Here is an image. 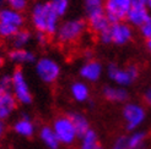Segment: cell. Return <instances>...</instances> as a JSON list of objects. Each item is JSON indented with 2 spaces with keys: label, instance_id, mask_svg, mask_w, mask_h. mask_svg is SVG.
I'll return each mask as SVG.
<instances>
[{
  "label": "cell",
  "instance_id": "e0dca14e",
  "mask_svg": "<svg viewBox=\"0 0 151 149\" xmlns=\"http://www.w3.org/2000/svg\"><path fill=\"white\" fill-rule=\"evenodd\" d=\"M70 95L74 101L76 103H87L90 100V86L85 81H75L70 84Z\"/></svg>",
  "mask_w": 151,
  "mask_h": 149
},
{
  "label": "cell",
  "instance_id": "4316f807",
  "mask_svg": "<svg viewBox=\"0 0 151 149\" xmlns=\"http://www.w3.org/2000/svg\"><path fill=\"white\" fill-rule=\"evenodd\" d=\"M0 89L3 92H11V74H4L0 77Z\"/></svg>",
  "mask_w": 151,
  "mask_h": 149
},
{
  "label": "cell",
  "instance_id": "d6a6232c",
  "mask_svg": "<svg viewBox=\"0 0 151 149\" xmlns=\"http://www.w3.org/2000/svg\"><path fill=\"white\" fill-rule=\"evenodd\" d=\"M146 48H147V50H149V53L151 54V39H147V40H146Z\"/></svg>",
  "mask_w": 151,
  "mask_h": 149
},
{
  "label": "cell",
  "instance_id": "d4e9b609",
  "mask_svg": "<svg viewBox=\"0 0 151 149\" xmlns=\"http://www.w3.org/2000/svg\"><path fill=\"white\" fill-rule=\"evenodd\" d=\"M7 7L19 12H24L28 7V0H7Z\"/></svg>",
  "mask_w": 151,
  "mask_h": 149
},
{
  "label": "cell",
  "instance_id": "e575fe53",
  "mask_svg": "<svg viewBox=\"0 0 151 149\" xmlns=\"http://www.w3.org/2000/svg\"><path fill=\"white\" fill-rule=\"evenodd\" d=\"M137 149H146V147H141V148H137Z\"/></svg>",
  "mask_w": 151,
  "mask_h": 149
},
{
  "label": "cell",
  "instance_id": "8992f818",
  "mask_svg": "<svg viewBox=\"0 0 151 149\" xmlns=\"http://www.w3.org/2000/svg\"><path fill=\"white\" fill-rule=\"evenodd\" d=\"M50 126L62 145L71 147L79 140V133L68 114L57 116Z\"/></svg>",
  "mask_w": 151,
  "mask_h": 149
},
{
  "label": "cell",
  "instance_id": "1f68e13d",
  "mask_svg": "<svg viewBox=\"0 0 151 149\" xmlns=\"http://www.w3.org/2000/svg\"><path fill=\"white\" fill-rule=\"evenodd\" d=\"M7 6V0H0V11Z\"/></svg>",
  "mask_w": 151,
  "mask_h": 149
},
{
  "label": "cell",
  "instance_id": "7402d4cb",
  "mask_svg": "<svg viewBox=\"0 0 151 149\" xmlns=\"http://www.w3.org/2000/svg\"><path fill=\"white\" fill-rule=\"evenodd\" d=\"M103 4H104V0H84V9H85V16H86L85 20L104 13Z\"/></svg>",
  "mask_w": 151,
  "mask_h": 149
},
{
  "label": "cell",
  "instance_id": "4dcf8cb0",
  "mask_svg": "<svg viewBox=\"0 0 151 149\" xmlns=\"http://www.w3.org/2000/svg\"><path fill=\"white\" fill-rule=\"evenodd\" d=\"M137 1L141 3L142 5H145V6L147 7V10L151 11V0H137Z\"/></svg>",
  "mask_w": 151,
  "mask_h": 149
},
{
  "label": "cell",
  "instance_id": "ba28073f",
  "mask_svg": "<svg viewBox=\"0 0 151 149\" xmlns=\"http://www.w3.org/2000/svg\"><path fill=\"white\" fill-rule=\"evenodd\" d=\"M11 93L21 105H29L33 101L31 88L21 69H16L11 73Z\"/></svg>",
  "mask_w": 151,
  "mask_h": 149
},
{
  "label": "cell",
  "instance_id": "5b68a950",
  "mask_svg": "<svg viewBox=\"0 0 151 149\" xmlns=\"http://www.w3.org/2000/svg\"><path fill=\"white\" fill-rule=\"evenodd\" d=\"M147 111L144 104L138 101H127L122 108V118L127 131H138L145 123Z\"/></svg>",
  "mask_w": 151,
  "mask_h": 149
},
{
  "label": "cell",
  "instance_id": "cb8c5ba5",
  "mask_svg": "<svg viewBox=\"0 0 151 149\" xmlns=\"http://www.w3.org/2000/svg\"><path fill=\"white\" fill-rule=\"evenodd\" d=\"M109 149H133L130 145V140H129V135H120L118 136L113 143L111 144Z\"/></svg>",
  "mask_w": 151,
  "mask_h": 149
},
{
  "label": "cell",
  "instance_id": "83f0119b",
  "mask_svg": "<svg viewBox=\"0 0 151 149\" xmlns=\"http://www.w3.org/2000/svg\"><path fill=\"white\" fill-rule=\"evenodd\" d=\"M33 39L37 42L40 47H46L48 44V39L49 37L47 34H43V33H40V32H36V34L33 35Z\"/></svg>",
  "mask_w": 151,
  "mask_h": 149
},
{
  "label": "cell",
  "instance_id": "d590c367",
  "mask_svg": "<svg viewBox=\"0 0 151 149\" xmlns=\"http://www.w3.org/2000/svg\"><path fill=\"white\" fill-rule=\"evenodd\" d=\"M1 93H3V91H1V89H0V95H1Z\"/></svg>",
  "mask_w": 151,
  "mask_h": 149
},
{
  "label": "cell",
  "instance_id": "277c9868",
  "mask_svg": "<svg viewBox=\"0 0 151 149\" xmlns=\"http://www.w3.org/2000/svg\"><path fill=\"white\" fill-rule=\"evenodd\" d=\"M24 12H19L10 7H5L0 11V38L11 39L20 29L25 26Z\"/></svg>",
  "mask_w": 151,
  "mask_h": 149
},
{
  "label": "cell",
  "instance_id": "7a4b0ae2",
  "mask_svg": "<svg viewBox=\"0 0 151 149\" xmlns=\"http://www.w3.org/2000/svg\"><path fill=\"white\" fill-rule=\"evenodd\" d=\"M86 29H87L86 20L80 17L66 18L59 23L54 38L59 44L69 45V44L78 42L85 34Z\"/></svg>",
  "mask_w": 151,
  "mask_h": 149
},
{
  "label": "cell",
  "instance_id": "3957f363",
  "mask_svg": "<svg viewBox=\"0 0 151 149\" xmlns=\"http://www.w3.org/2000/svg\"><path fill=\"white\" fill-rule=\"evenodd\" d=\"M139 67L137 65L130 64L127 66H120L118 64H108L106 67V74L111 79L112 84H116L119 87L128 88L132 86L139 77Z\"/></svg>",
  "mask_w": 151,
  "mask_h": 149
},
{
  "label": "cell",
  "instance_id": "9a60e30c",
  "mask_svg": "<svg viewBox=\"0 0 151 149\" xmlns=\"http://www.w3.org/2000/svg\"><path fill=\"white\" fill-rule=\"evenodd\" d=\"M19 103L11 92H3L0 95V120H7L16 111Z\"/></svg>",
  "mask_w": 151,
  "mask_h": 149
},
{
  "label": "cell",
  "instance_id": "f546056e",
  "mask_svg": "<svg viewBox=\"0 0 151 149\" xmlns=\"http://www.w3.org/2000/svg\"><path fill=\"white\" fill-rule=\"evenodd\" d=\"M5 132H6V125H5V121L0 120V140L4 138Z\"/></svg>",
  "mask_w": 151,
  "mask_h": 149
},
{
  "label": "cell",
  "instance_id": "7c38bea8",
  "mask_svg": "<svg viewBox=\"0 0 151 149\" xmlns=\"http://www.w3.org/2000/svg\"><path fill=\"white\" fill-rule=\"evenodd\" d=\"M150 17H151V13L147 10V7L145 5H142L141 3L137 1V0H134L132 7L127 13L125 22H128L133 28L139 29Z\"/></svg>",
  "mask_w": 151,
  "mask_h": 149
},
{
  "label": "cell",
  "instance_id": "484cf974",
  "mask_svg": "<svg viewBox=\"0 0 151 149\" xmlns=\"http://www.w3.org/2000/svg\"><path fill=\"white\" fill-rule=\"evenodd\" d=\"M139 33L142 38H145L146 40L151 38V17L139 28Z\"/></svg>",
  "mask_w": 151,
  "mask_h": 149
},
{
  "label": "cell",
  "instance_id": "2e32d148",
  "mask_svg": "<svg viewBox=\"0 0 151 149\" xmlns=\"http://www.w3.org/2000/svg\"><path fill=\"white\" fill-rule=\"evenodd\" d=\"M9 60L19 66L24 65H32L37 61V56L32 50L29 49H11L7 54Z\"/></svg>",
  "mask_w": 151,
  "mask_h": 149
},
{
  "label": "cell",
  "instance_id": "836d02e7",
  "mask_svg": "<svg viewBox=\"0 0 151 149\" xmlns=\"http://www.w3.org/2000/svg\"><path fill=\"white\" fill-rule=\"evenodd\" d=\"M4 61H5V57H4V55H3L1 51H0V66L4 65Z\"/></svg>",
  "mask_w": 151,
  "mask_h": 149
},
{
  "label": "cell",
  "instance_id": "ac0fdd59",
  "mask_svg": "<svg viewBox=\"0 0 151 149\" xmlns=\"http://www.w3.org/2000/svg\"><path fill=\"white\" fill-rule=\"evenodd\" d=\"M38 138L47 149H60V147H62L50 125L41 126L38 130Z\"/></svg>",
  "mask_w": 151,
  "mask_h": 149
},
{
  "label": "cell",
  "instance_id": "5bb4252c",
  "mask_svg": "<svg viewBox=\"0 0 151 149\" xmlns=\"http://www.w3.org/2000/svg\"><path fill=\"white\" fill-rule=\"evenodd\" d=\"M12 131L17 136L24 138H31L36 135L37 127L36 123L32 120V117L28 114H22L12 125Z\"/></svg>",
  "mask_w": 151,
  "mask_h": 149
},
{
  "label": "cell",
  "instance_id": "603a6c76",
  "mask_svg": "<svg viewBox=\"0 0 151 149\" xmlns=\"http://www.w3.org/2000/svg\"><path fill=\"white\" fill-rule=\"evenodd\" d=\"M59 17H64L70 7V0H48Z\"/></svg>",
  "mask_w": 151,
  "mask_h": 149
},
{
  "label": "cell",
  "instance_id": "f1b7e54d",
  "mask_svg": "<svg viewBox=\"0 0 151 149\" xmlns=\"http://www.w3.org/2000/svg\"><path fill=\"white\" fill-rule=\"evenodd\" d=\"M142 100H144V104L146 106L151 108V84L145 89L144 95H142Z\"/></svg>",
  "mask_w": 151,
  "mask_h": 149
},
{
  "label": "cell",
  "instance_id": "8fae6325",
  "mask_svg": "<svg viewBox=\"0 0 151 149\" xmlns=\"http://www.w3.org/2000/svg\"><path fill=\"white\" fill-rule=\"evenodd\" d=\"M104 71L106 69L103 67L102 62L96 59H91V60H86L79 67V76L86 83H96L101 79Z\"/></svg>",
  "mask_w": 151,
  "mask_h": 149
},
{
  "label": "cell",
  "instance_id": "d6986e66",
  "mask_svg": "<svg viewBox=\"0 0 151 149\" xmlns=\"http://www.w3.org/2000/svg\"><path fill=\"white\" fill-rule=\"evenodd\" d=\"M79 149H97L102 144L97 132L93 128L87 130L85 133H82L79 137Z\"/></svg>",
  "mask_w": 151,
  "mask_h": 149
},
{
  "label": "cell",
  "instance_id": "44dd1931",
  "mask_svg": "<svg viewBox=\"0 0 151 149\" xmlns=\"http://www.w3.org/2000/svg\"><path fill=\"white\" fill-rule=\"evenodd\" d=\"M68 115H69V117L71 118L75 128H76V131L79 133V137H80V135H82V133H85L87 130L91 128L88 118L84 113H80V111H71V113H69Z\"/></svg>",
  "mask_w": 151,
  "mask_h": 149
},
{
  "label": "cell",
  "instance_id": "30bf717a",
  "mask_svg": "<svg viewBox=\"0 0 151 149\" xmlns=\"http://www.w3.org/2000/svg\"><path fill=\"white\" fill-rule=\"evenodd\" d=\"M108 33L111 38V44L122 47L132 42L134 37V28L128 22L122 21L117 22V23H112L108 28Z\"/></svg>",
  "mask_w": 151,
  "mask_h": 149
},
{
  "label": "cell",
  "instance_id": "ffe728a7",
  "mask_svg": "<svg viewBox=\"0 0 151 149\" xmlns=\"http://www.w3.org/2000/svg\"><path fill=\"white\" fill-rule=\"evenodd\" d=\"M33 40V34L31 31L22 28L10 39L12 49H26V47Z\"/></svg>",
  "mask_w": 151,
  "mask_h": 149
},
{
  "label": "cell",
  "instance_id": "6da1fadb",
  "mask_svg": "<svg viewBox=\"0 0 151 149\" xmlns=\"http://www.w3.org/2000/svg\"><path fill=\"white\" fill-rule=\"evenodd\" d=\"M29 21L36 32L54 37L60 23V17L53 10L48 0H38L31 7Z\"/></svg>",
  "mask_w": 151,
  "mask_h": 149
},
{
  "label": "cell",
  "instance_id": "4fadbf2b",
  "mask_svg": "<svg viewBox=\"0 0 151 149\" xmlns=\"http://www.w3.org/2000/svg\"><path fill=\"white\" fill-rule=\"evenodd\" d=\"M103 98L109 101V103H114V104H125L129 100V91L124 87H119L116 84H106L102 88L101 92Z\"/></svg>",
  "mask_w": 151,
  "mask_h": 149
},
{
  "label": "cell",
  "instance_id": "52a82bcc",
  "mask_svg": "<svg viewBox=\"0 0 151 149\" xmlns=\"http://www.w3.org/2000/svg\"><path fill=\"white\" fill-rule=\"evenodd\" d=\"M35 72L43 83L53 84L62 74V67L54 57L42 56L37 59V61L35 62Z\"/></svg>",
  "mask_w": 151,
  "mask_h": 149
},
{
  "label": "cell",
  "instance_id": "9c48e42d",
  "mask_svg": "<svg viewBox=\"0 0 151 149\" xmlns=\"http://www.w3.org/2000/svg\"><path fill=\"white\" fill-rule=\"evenodd\" d=\"M134 3V0H104V12L111 25L125 21L127 13Z\"/></svg>",
  "mask_w": 151,
  "mask_h": 149
}]
</instances>
